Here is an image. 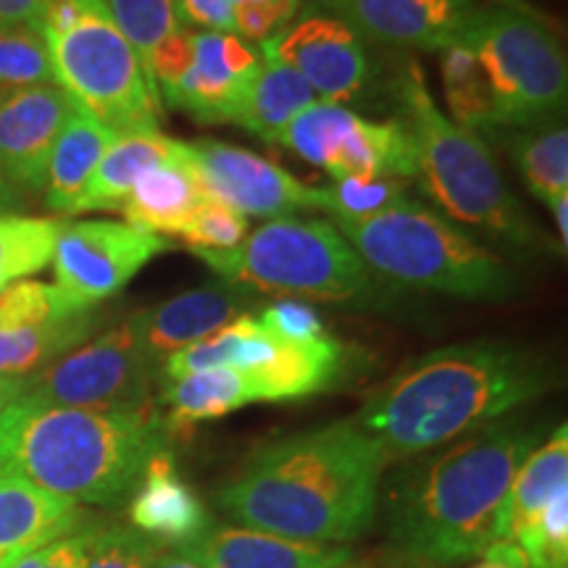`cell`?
<instances>
[{"label": "cell", "instance_id": "cell-1", "mask_svg": "<svg viewBox=\"0 0 568 568\" xmlns=\"http://www.w3.org/2000/svg\"><path fill=\"white\" fill-rule=\"evenodd\" d=\"M385 466L379 445L347 418L258 447L216 503L247 529L351 545L372 529Z\"/></svg>", "mask_w": 568, "mask_h": 568}, {"label": "cell", "instance_id": "cell-2", "mask_svg": "<svg viewBox=\"0 0 568 568\" xmlns=\"http://www.w3.org/2000/svg\"><path fill=\"white\" fill-rule=\"evenodd\" d=\"M539 355L497 339L447 345L397 372L353 418L385 460L437 450L548 393Z\"/></svg>", "mask_w": 568, "mask_h": 568}, {"label": "cell", "instance_id": "cell-3", "mask_svg": "<svg viewBox=\"0 0 568 568\" xmlns=\"http://www.w3.org/2000/svg\"><path fill=\"white\" fill-rule=\"evenodd\" d=\"M537 443L535 426L500 418L403 468L385 495V548L424 568L485 556L510 481Z\"/></svg>", "mask_w": 568, "mask_h": 568}, {"label": "cell", "instance_id": "cell-4", "mask_svg": "<svg viewBox=\"0 0 568 568\" xmlns=\"http://www.w3.org/2000/svg\"><path fill=\"white\" fill-rule=\"evenodd\" d=\"M166 439L159 410L101 414L21 395L0 416V471L77 506H122Z\"/></svg>", "mask_w": 568, "mask_h": 568}, {"label": "cell", "instance_id": "cell-5", "mask_svg": "<svg viewBox=\"0 0 568 568\" xmlns=\"http://www.w3.org/2000/svg\"><path fill=\"white\" fill-rule=\"evenodd\" d=\"M397 103L414 145L416 176L450 222L510 251L542 253L558 245L537 230L510 193L487 142L439 111L422 63L414 59L397 77Z\"/></svg>", "mask_w": 568, "mask_h": 568}, {"label": "cell", "instance_id": "cell-6", "mask_svg": "<svg viewBox=\"0 0 568 568\" xmlns=\"http://www.w3.org/2000/svg\"><path fill=\"white\" fill-rule=\"evenodd\" d=\"M337 230L368 272L403 287L460 301H506L518 290L500 255L422 203L406 201L366 222H337Z\"/></svg>", "mask_w": 568, "mask_h": 568}, {"label": "cell", "instance_id": "cell-7", "mask_svg": "<svg viewBox=\"0 0 568 568\" xmlns=\"http://www.w3.org/2000/svg\"><path fill=\"white\" fill-rule=\"evenodd\" d=\"M38 30L55 84L82 111L116 134L159 130L161 92L105 0H51Z\"/></svg>", "mask_w": 568, "mask_h": 568}, {"label": "cell", "instance_id": "cell-8", "mask_svg": "<svg viewBox=\"0 0 568 568\" xmlns=\"http://www.w3.org/2000/svg\"><path fill=\"white\" fill-rule=\"evenodd\" d=\"M224 282L240 290L318 303L366 305L376 282L345 234L322 219H274L234 251H195Z\"/></svg>", "mask_w": 568, "mask_h": 568}, {"label": "cell", "instance_id": "cell-9", "mask_svg": "<svg viewBox=\"0 0 568 568\" xmlns=\"http://www.w3.org/2000/svg\"><path fill=\"white\" fill-rule=\"evenodd\" d=\"M458 42L471 48L485 67L503 130H529L564 113L566 55L556 32L531 6L479 3Z\"/></svg>", "mask_w": 568, "mask_h": 568}, {"label": "cell", "instance_id": "cell-10", "mask_svg": "<svg viewBox=\"0 0 568 568\" xmlns=\"http://www.w3.org/2000/svg\"><path fill=\"white\" fill-rule=\"evenodd\" d=\"M155 374L159 366L148 361L130 322H124L27 376L24 395L51 406L101 414H148L155 410Z\"/></svg>", "mask_w": 568, "mask_h": 568}, {"label": "cell", "instance_id": "cell-11", "mask_svg": "<svg viewBox=\"0 0 568 568\" xmlns=\"http://www.w3.org/2000/svg\"><path fill=\"white\" fill-rule=\"evenodd\" d=\"M169 247L172 243L166 237L140 232L130 224L105 219L67 222L59 226L51 258L55 287L77 308H95L122 293L142 266Z\"/></svg>", "mask_w": 568, "mask_h": 568}, {"label": "cell", "instance_id": "cell-12", "mask_svg": "<svg viewBox=\"0 0 568 568\" xmlns=\"http://www.w3.org/2000/svg\"><path fill=\"white\" fill-rule=\"evenodd\" d=\"M184 161L205 201L230 205L243 216L282 219L295 211L326 209V187H308L274 161L219 140L182 142Z\"/></svg>", "mask_w": 568, "mask_h": 568}, {"label": "cell", "instance_id": "cell-13", "mask_svg": "<svg viewBox=\"0 0 568 568\" xmlns=\"http://www.w3.org/2000/svg\"><path fill=\"white\" fill-rule=\"evenodd\" d=\"M261 53L282 61L308 82L322 101L347 103L368 82L364 38L329 13H311L276 38L261 42Z\"/></svg>", "mask_w": 568, "mask_h": 568}, {"label": "cell", "instance_id": "cell-14", "mask_svg": "<svg viewBox=\"0 0 568 568\" xmlns=\"http://www.w3.org/2000/svg\"><path fill=\"white\" fill-rule=\"evenodd\" d=\"M77 103L55 82L0 88V174L24 193H42L53 145Z\"/></svg>", "mask_w": 568, "mask_h": 568}, {"label": "cell", "instance_id": "cell-15", "mask_svg": "<svg viewBox=\"0 0 568 568\" xmlns=\"http://www.w3.org/2000/svg\"><path fill=\"white\" fill-rule=\"evenodd\" d=\"M358 34L403 48L443 51L460 40L479 0H318Z\"/></svg>", "mask_w": 568, "mask_h": 568}, {"label": "cell", "instance_id": "cell-16", "mask_svg": "<svg viewBox=\"0 0 568 568\" xmlns=\"http://www.w3.org/2000/svg\"><path fill=\"white\" fill-rule=\"evenodd\" d=\"M261 59L230 32H193V67L161 101L203 124H230L240 90Z\"/></svg>", "mask_w": 568, "mask_h": 568}, {"label": "cell", "instance_id": "cell-17", "mask_svg": "<svg viewBox=\"0 0 568 568\" xmlns=\"http://www.w3.org/2000/svg\"><path fill=\"white\" fill-rule=\"evenodd\" d=\"M245 305L243 290L230 282H211L140 311L130 318V326L148 361L161 368L169 355L243 316Z\"/></svg>", "mask_w": 568, "mask_h": 568}, {"label": "cell", "instance_id": "cell-18", "mask_svg": "<svg viewBox=\"0 0 568 568\" xmlns=\"http://www.w3.org/2000/svg\"><path fill=\"white\" fill-rule=\"evenodd\" d=\"M176 552L201 568H337L355 556L347 545H308L268 531L216 524Z\"/></svg>", "mask_w": 568, "mask_h": 568}, {"label": "cell", "instance_id": "cell-19", "mask_svg": "<svg viewBox=\"0 0 568 568\" xmlns=\"http://www.w3.org/2000/svg\"><path fill=\"white\" fill-rule=\"evenodd\" d=\"M130 527L161 548H182L211 527L205 503L176 471L169 450L155 453L130 497Z\"/></svg>", "mask_w": 568, "mask_h": 568}, {"label": "cell", "instance_id": "cell-20", "mask_svg": "<svg viewBox=\"0 0 568 568\" xmlns=\"http://www.w3.org/2000/svg\"><path fill=\"white\" fill-rule=\"evenodd\" d=\"M77 503L45 493L24 477L0 471V568L84 527Z\"/></svg>", "mask_w": 568, "mask_h": 568}, {"label": "cell", "instance_id": "cell-21", "mask_svg": "<svg viewBox=\"0 0 568 568\" xmlns=\"http://www.w3.org/2000/svg\"><path fill=\"white\" fill-rule=\"evenodd\" d=\"M345 355L347 347L329 335L308 343L274 339L266 364L245 376L253 387L255 403L301 400L335 385L345 372Z\"/></svg>", "mask_w": 568, "mask_h": 568}, {"label": "cell", "instance_id": "cell-22", "mask_svg": "<svg viewBox=\"0 0 568 568\" xmlns=\"http://www.w3.org/2000/svg\"><path fill=\"white\" fill-rule=\"evenodd\" d=\"M201 203L203 195L184 161L182 142L174 140L169 159L140 176L119 211L134 230L159 237H180Z\"/></svg>", "mask_w": 568, "mask_h": 568}, {"label": "cell", "instance_id": "cell-23", "mask_svg": "<svg viewBox=\"0 0 568 568\" xmlns=\"http://www.w3.org/2000/svg\"><path fill=\"white\" fill-rule=\"evenodd\" d=\"M314 101H318L316 92L297 71L264 55L240 90L230 124L243 126L264 142H276L284 126Z\"/></svg>", "mask_w": 568, "mask_h": 568}, {"label": "cell", "instance_id": "cell-24", "mask_svg": "<svg viewBox=\"0 0 568 568\" xmlns=\"http://www.w3.org/2000/svg\"><path fill=\"white\" fill-rule=\"evenodd\" d=\"M172 142V138H163L159 130L119 132L69 213L122 209L124 197L132 193L140 176L169 159Z\"/></svg>", "mask_w": 568, "mask_h": 568}, {"label": "cell", "instance_id": "cell-25", "mask_svg": "<svg viewBox=\"0 0 568 568\" xmlns=\"http://www.w3.org/2000/svg\"><path fill=\"white\" fill-rule=\"evenodd\" d=\"M564 489H568V429L566 424H560L548 443L537 445L518 466L508 487L495 542L516 545L539 510Z\"/></svg>", "mask_w": 568, "mask_h": 568}, {"label": "cell", "instance_id": "cell-26", "mask_svg": "<svg viewBox=\"0 0 568 568\" xmlns=\"http://www.w3.org/2000/svg\"><path fill=\"white\" fill-rule=\"evenodd\" d=\"M332 180H414L416 159L408 130L400 119L389 122H366L355 119L351 132L339 142L335 159L326 166Z\"/></svg>", "mask_w": 568, "mask_h": 568}, {"label": "cell", "instance_id": "cell-27", "mask_svg": "<svg viewBox=\"0 0 568 568\" xmlns=\"http://www.w3.org/2000/svg\"><path fill=\"white\" fill-rule=\"evenodd\" d=\"M116 132L92 119L88 111L77 105L71 116L63 124V130L55 140L51 161H48V180H45V205L51 211L67 213L71 211L77 197L90 182L98 161L103 159L105 148L111 145Z\"/></svg>", "mask_w": 568, "mask_h": 568}, {"label": "cell", "instance_id": "cell-28", "mask_svg": "<svg viewBox=\"0 0 568 568\" xmlns=\"http://www.w3.org/2000/svg\"><path fill=\"white\" fill-rule=\"evenodd\" d=\"M163 403L169 414L163 418L166 432H190L203 422L222 418L255 403L253 387L243 372L234 368H213L169 379L163 389Z\"/></svg>", "mask_w": 568, "mask_h": 568}, {"label": "cell", "instance_id": "cell-29", "mask_svg": "<svg viewBox=\"0 0 568 568\" xmlns=\"http://www.w3.org/2000/svg\"><path fill=\"white\" fill-rule=\"evenodd\" d=\"M439 77H443V92L450 122L474 134H497L503 132V119L497 111L495 92L489 88L477 53L464 42H453L439 51Z\"/></svg>", "mask_w": 568, "mask_h": 568}, {"label": "cell", "instance_id": "cell-30", "mask_svg": "<svg viewBox=\"0 0 568 568\" xmlns=\"http://www.w3.org/2000/svg\"><path fill=\"white\" fill-rule=\"evenodd\" d=\"M98 322H101L98 311L88 308L45 326L0 332V376L27 379V376L42 372L55 358L88 343Z\"/></svg>", "mask_w": 568, "mask_h": 568}, {"label": "cell", "instance_id": "cell-31", "mask_svg": "<svg viewBox=\"0 0 568 568\" xmlns=\"http://www.w3.org/2000/svg\"><path fill=\"white\" fill-rule=\"evenodd\" d=\"M514 161L529 193L548 205L568 195V130L564 122H548L516 130L510 140Z\"/></svg>", "mask_w": 568, "mask_h": 568}, {"label": "cell", "instance_id": "cell-32", "mask_svg": "<svg viewBox=\"0 0 568 568\" xmlns=\"http://www.w3.org/2000/svg\"><path fill=\"white\" fill-rule=\"evenodd\" d=\"M61 222L24 213H0V290L51 264Z\"/></svg>", "mask_w": 568, "mask_h": 568}, {"label": "cell", "instance_id": "cell-33", "mask_svg": "<svg viewBox=\"0 0 568 568\" xmlns=\"http://www.w3.org/2000/svg\"><path fill=\"white\" fill-rule=\"evenodd\" d=\"M355 119H358V113L345 109V105L314 101L311 105H305L293 122L284 126V132L276 142L308 163H314V166H322L326 172V166L335 159L339 142L351 132Z\"/></svg>", "mask_w": 568, "mask_h": 568}, {"label": "cell", "instance_id": "cell-34", "mask_svg": "<svg viewBox=\"0 0 568 568\" xmlns=\"http://www.w3.org/2000/svg\"><path fill=\"white\" fill-rule=\"evenodd\" d=\"M255 326V316H237L232 324L222 326L213 335L197 339V343L182 347L174 355H169L161 364L163 382L180 379V376L197 374V372H213V368H234L237 372L240 347H243L245 337L251 335Z\"/></svg>", "mask_w": 568, "mask_h": 568}, {"label": "cell", "instance_id": "cell-35", "mask_svg": "<svg viewBox=\"0 0 568 568\" xmlns=\"http://www.w3.org/2000/svg\"><path fill=\"white\" fill-rule=\"evenodd\" d=\"M77 311L88 308H77L74 303H69L55 284L19 280L0 290V332L45 326Z\"/></svg>", "mask_w": 568, "mask_h": 568}, {"label": "cell", "instance_id": "cell-36", "mask_svg": "<svg viewBox=\"0 0 568 568\" xmlns=\"http://www.w3.org/2000/svg\"><path fill=\"white\" fill-rule=\"evenodd\" d=\"M408 201V180H337L326 187V209L335 222H366Z\"/></svg>", "mask_w": 568, "mask_h": 568}, {"label": "cell", "instance_id": "cell-37", "mask_svg": "<svg viewBox=\"0 0 568 568\" xmlns=\"http://www.w3.org/2000/svg\"><path fill=\"white\" fill-rule=\"evenodd\" d=\"M53 80L51 55L38 27L0 24V88H24Z\"/></svg>", "mask_w": 568, "mask_h": 568}, {"label": "cell", "instance_id": "cell-38", "mask_svg": "<svg viewBox=\"0 0 568 568\" xmlns=\"http://www.w3.org/2000/svg\"><path fill=\"white\" fill-rule=\"evenodd\" d=\"M105 3H109L116 27L130 40L148 71V61H151L155 45L180 27L176 0H105Z\"/></svg>", "mask_w": 568, "mask_h": 568}, {"label": "cell", "instance_id": "cell-39", "mask_svg": "<svg viewBox=\"0 0 568 568\" xmlns=\"http://www.w3.org/2000/svg\"><path fill=\"white\" fill-rule=\"evenodd\" d=\"M529 568H568V489L539 510L535 521L516 539Z\"/></svg>", "mask_w": 568, "mask_h": 568}, {"label": "cell", "instance_id": "cell-40", "mask_svg": "<svg viewBox=\"0 0 568 568\" xmlns=\"http://www.w3.org/2000/svg\"><path fill=\"white\" fill-rule=\"evenodd\" d=\"M247 237V219L230 205L205 201L184 226L180 240L190 251H234Z\"/></svg>", "mask_w": 568, "mask_h": 568}, {"label": "cell", "instance_id": "cell-41", "mask_svg": "<svg viewBox=\"0 0 568 568\" xmlns=\"http://www.w3.org/2000/svg\"><path fill=\"white\" fill-rule=\"evenodd\" d=\"M163 550L134 527H101L88 568H148Z\"/></svg>", "mask_w": 568, "mask_h": 568}, {"label": "cell", "instance_id": "cell-42", "mask_svg": "<svg viewBox=\"0 0 568 568\" xmlns=\"http://www.w3.org/2000/svg\"><path fill=\"white\" fill-rule=\"evenodd\" d=\"M255 322L268 337L284 339V343H308V339L326 335L318 311L311 308L305 301H295V297H284V301L266 305L255 316Z\"/></svg>", "mask_w": 568, "mask_h": 568}, {"label": "cell", "instance_id": "cell-43", "mask_svg": "<svg viewBox=\"0 0 568 568\" xmlns=\"http://www.w3.org/2000/svg\"><path fill=\"white\" fill-rule=\"evenodd\" d=\"M301 11V0H261V3H237L232 9L234 34L255 42H266L287 30L290 21Z\"/></svg>", "mask_w": 568, "mask_h": 568}, {"label": "cell", "instance_id": "cell-44", "mask_svg": "<svg viewBox=\"0 0 568 568\" xmlns=\"http://www.w3.org/2000/svg\"><path fill=\"white\" fill-rule=\"evenodd\" d=\"M101 527H82L30 552L9 568H88Z\"/></svg>", "mask_w": 568, "mask_h": 568}, {"label": "cell", "instance_id": "cell-45", "mask_svg": "<svg viewBox=\"0 0 568 568\" xmlns=\"http://www.w3.org/2000/svg\"><path fill=\"white\" fill-rule=\"evenodd\" d=\"M232 9V0H176V19L182 27L234 34Z\"/></svg>", "mask_w": 568, "mask_h": 568}, {"label": "cell", "instance_id": "cell-46", "mask_svg": "<svg viewBox=\"0 0 568 568\" xmlns=\"http://www.w3.org/2000/svg\"><path fill=\"white\" fill-rule=\"evenodd\" d=\"M51 0H0V24L38 27Z\"/></svg>", "mask_w": 568, "mask_h": 568}, {"label": "cell", "instance_id": "cell-47", "mask_svg": "<svg viewBox=\"0 0 568 568\" xmlns=\"http://www.w3.org/2000/svg\"><path fill=\"white\" fill-rule=\"evenodd\" d=\"M337 568H424V566H416L414 560L397 556V552H393L389 548H379L368 552V556H353L351 560H345V564Z\"/></svg>", "mask_w": 568, "mask_h": 568}, {"label": "cell", "instance_id": "cell-48", "mask_svg": "<svg viewBox=\"0 0 568 568\" xmlns=\"http://www.w3.org/2000/svg\"><path fill=\"white\" fill-rule=\"evenodd\" d=\"M548 209L552 213V222H556V230H558L560 253H566V247H568V195H560V197H556V201H550Z\"/></svg>", "mask_w": 568, "mask_h": 568}, {"label": "cell", "instance_id": "cell-49", "mask_svg": "<svg viewBox=\"0 0 568 568\" xmlns=\"http://www.w3.org/2000/svg\"><path fill=\"white\" fill-rule=\"evenodd\" d=\"M24 395V379H6L0 376V416Z\"/></svg>", "mask_w": 568, "mask_h": 568}, {"label": "cell", "instance_id": "cell-50", "mask_svg": "<svg viewBox=\"0 0 568 568\" xmlns=\"http://www.w3.org/2000/svg\"><path fill=\"white\" fill-rule=\"evenodd\" d=\"M148 568H201V566H195L193 560L180 556L176 550H159L151 564H148Z\"/></svg>", "mask_w": 568, "mask_h": 568}, {"label": "cell", "instance_id": "cell-51", "mask_svg": "<svg viewBox=\"0 0 568 568\" xmlns=\"http://www.w3.org/2000/svg\"><path fill=\"white\" fill-rule=\"evenodd\" d=\"M19 201H21V195L11 187L9 182H6V176L0 174V213H9V209L19 205Z\"/></svg>", "mask_w": 568, "mask_h": 568}, {"label": "cell", "instance_id": "cell-52", "mask_svg": "<svg viewBox=\"0 0 568 568\" xmlns=\"http://www.w3.org/2000/svg\"><path fill=\"white\" fill-rule=\"evenodd\" d=\"M471 568H527V566H518V564H508V560H500V558H481V564L471 566Z\"/></svg>", "mask_w": 568, "mask_h": 568}, {"label": "cell", "instance_id": "cell-53", "mask_svg": "<svg viewBox=\"0 0 568 568\" xmlns=\"http://www.w3.org/2000/svg\"><path fill=\"white\" fill-rule=\"evenodd\" d=\"M487 3H503V6H516V9H529L527 0H487Z\"/></svg>", "mask_w": 568, "mask_h": 568}, {"label": "cell", "instance_id": "cell-54", "mask_svg": "<svg viewBox=\"0 0 568 568\" xmlns=\"http://www.w3.org/2000/svg\"><path fill=\"white\" fill-rule=\"evenodd\" d=\"M232 3L234 6H237V3H261V0H232Z\"/></svg>", "mask_w": 568, "mask_h": 568}]
</instances>
